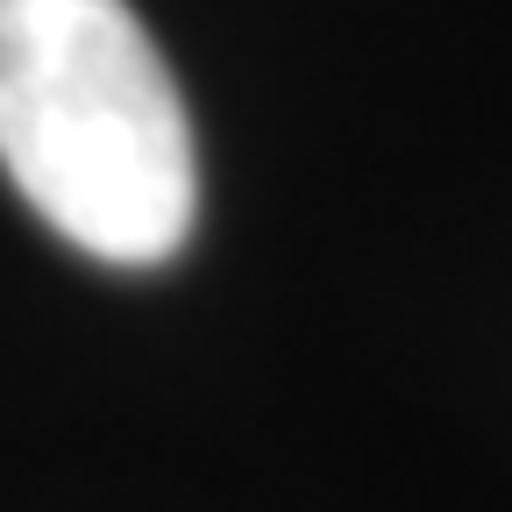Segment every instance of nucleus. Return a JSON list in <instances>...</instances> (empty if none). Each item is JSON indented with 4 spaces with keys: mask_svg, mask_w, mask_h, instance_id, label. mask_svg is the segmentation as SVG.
Wrapping results in <instances>:
<instances>
[{
    "mask_svg": "<svg viewBox=\"0 0 512 512\" xmlns=\"http://www.w3.org/2000/svg\"><path fill=\"white\" fill-rule=\"evenodd\" d=\"M0 171L93 264H171L200 214L185 93L128 0H0Z\"/></svg>",
    "mask_w": 512,
    "mask_h": 512,
    "instance_id": "nucleus-1",
    "label": "nucleus"
}]
</instances>
